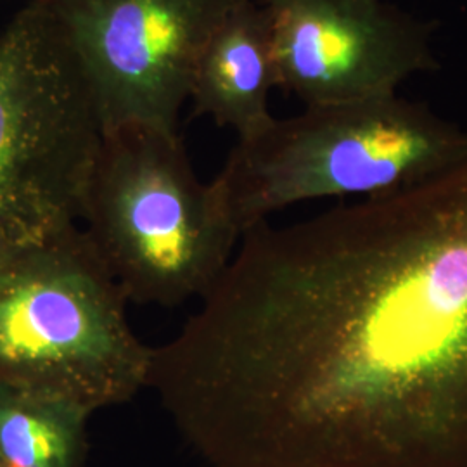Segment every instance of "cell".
<instances>
[{"instance_id": "6da1fadb", "label": "cell", "mask_w": 467, "mask_h": 467, "mask_svg": "<svg viewBox=\"0 0 467 467\" xmlns=\"http://www.w3.org/2000/svg\"><path fill=\"white\" fill-rule=\"evenodd\" d=\"M150 384L213 467H467V158L243 233Z\"/></svg>"}, {"instance_id": "7a4b0ae2", "label": "cell", "mask_w": 467, "mask_h": 467, "mask_svg": "<svg viewBox=\"0 0 467 467\" xmlns=\"http://www.w3.org/2000/svg\"><path fill=\"white\" fill-rule=\"evenodd\" d=\"M466 158L467 130L397 94L274 118L237 140L215 182L243 235L293 204L379 196Z\"/></svg>"}, {"instance_id": "3957f363", "label": "cell", "mask_w": 467, "mask_h": 467, "mask_svg": "<svg viewBox=\"0 0 467 467\" xmlns=\"http://www.w3.org/2000/svg\"><path fill=\"white\" fill-rule=\"evenodd\" d=\"M80 227L127 300L165 308L204 298L241 239L179 134L137 125L102 132Z\"/></svg>"}, {"instance_id": "277c9868", "label": "cell", "mask_w": 467, "mask_h": 467, "mask_svg": "<svg viewBox=\"0 0 467 467\" xmlns=\"http://www.w3.org/2000/svg\"><path fill=\"white\" fill-rule=\"evenodd\" d=\"M123 291L78 225L0 256V383L92 414L148 389L152 348Z\"/></svg>"}, {"instance_id": "5b68a950", "label": "cell", "mask_w": 467, "mask_h": 467, "mask_svg": "<svg viewBox=\"0 0 467 467\" xmlns=\"http://www.w3.org/2000/svg\"><path fill=\"white\" fill-rule=\"evenodd\" d=\"M102 132L49 5L28 2L0 32V256L80 223Z\"/></svg>"}, {"instance_id": "8992f818", "label": "cell", "mask_w": 467, "mask_h": 467, "mask_svg": "<svg viewBox=\"0 0 467 467\" xmlns=\"http://www.w3.org/2000/svg\"><path fill=\"white\" fill-rule=\"evenodd\" d=\"M75 52L102 130L179 134L201 50L241 0H44Z\"/></svg>"}, {"instance_id": "52a82bcc", "label": "cell", "mask_w": 467, "mask_h": 467, "mask_svg": "<svg viewBox=\"0 0 467 467\" xmlns=\"http://www.w3.org/2000/svg\"><path fill=\"white\" fill-rule=\"evenodd\" d=\"M277 87L306 106L397 96L438 69L433 25L386 0H256Z\"/></svg>"}, {"instance_id": "ba28073f", "label": "cell", "mask_w": 467, "mask_h": 467, "mask_svg": "<svg viewBox=\"0 0 467 467\" xmlns=\"http://www.w3.org/2000/svg\"><path fill=\"white\" fill-rule=\"evenodd\" d=\"M275 87L267 17L256 0H241L201 50L189 92L194 115L248 139L275 118L268 109Z\"/></svg>"}, {"instance_id": "9c48e42d", "label": "cell", "mask_w": 467, "mask_h": 467, "mask_svg": "<svg viewBox=\"0 0 467 467\" xmlns=\"http://www.w3.org/2000/svg\"><path fill=\"white\" fill-rule=\"evenodd\" d=\"M90 418L75 401L0 383V461L9 467H82Z\"/></svg>"}, {"instance_id": "30bf717a", "label": "cell", "mask_w": 467, "mask_h": 467, "mask_svg": "<svg viewBox=\"0 0 467 467\" xmlns=\"http://www.w3.org/2000/svg\"><path fill=\"white\" fill-rule=\"evenodd\" d=\"M0 467H9V466H5V464H4V462H2V461H0Z\"/></svg>"}, {"instance_id": "8fae6325", "label": "cell", "mask_w": 467, "mask_h": 467, "mask_svg": "<svg viewBox=\"0 0 467 467\" xmlns=\"http://www.w3.org/2000/svg\"><path fill=\"white\" fill-rule=\"evenodd\" d=\"M28 2H44V0H28Z\"/></svg>"}]
</instances>
